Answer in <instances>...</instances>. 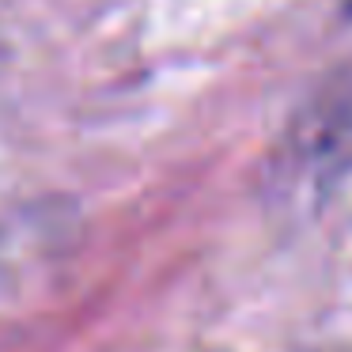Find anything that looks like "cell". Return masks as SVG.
<instances>
[{
    "mask_svg": "<svg viewBox=\"0 0 352 352\" xmlns=\"http://www.w3.org/2000/svg\"><path fill=\"white\" fill-rule=\"evenodd\" d=\"M352 167V65L311 91L280 144V170L296 186H329Z\"/></svg>",
    "mask_w": 352,
    "mask_h": 352,
    "instance_id": "cell-1",
    "label": "cell"
},
{
    "mask_svg": "<svg viewBox=\"0 0 352 352\" xmlns=\"http://www.w3.org/2000/svg\"><path fill=\"white\" fill-rule=\"evenodd\" d=\"M344 16H352V0H344Z\"/></svg>",
    "mask_w": 352,
    "mask_h": 352,
    "instance_id": "cell-2",
    "label": "cell"
}]
</instances>
